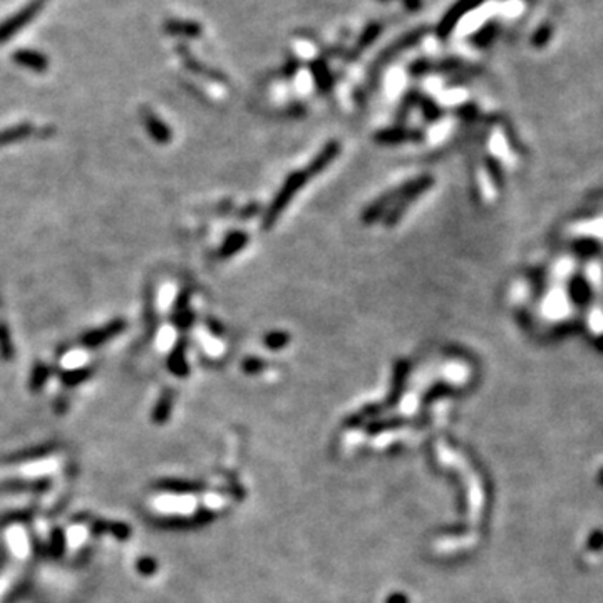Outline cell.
Segmentation results:
<instances>
[{
    "label": "cell",
    "instance_id": "cell-9",
    "mask_svg": "<svg viewBox=\"0 0 603 603\" xmlns=\"http://www.w3.org/2000/svg\"><path fill=\"white\" fill-rule=\"evenodd\" d=\"M419 133H414V131H406L401 128H394V129H384L379 131V133H375L374 139L377 143L381 144H399L404 141H410V139H419Z\"/></svg>",
    "mask_w": 603,
    "mask_h": 603
},
{
    "label": "cell",
    "instance_id": "cell-10",
    "mask_svg": "<svg viewBox=\"0 0 603 603\" xmlns=\"http://www.w3.org/2000/svg\"><path fill=\"white\" fill-rule=\"evenodd\" d=\"M185 352H186L185 342H178L176 345H174L173 352L169 354V357H168L169 370H171L173 374H176L178 377H185V375L190 372V367H188Z\"/></svg>",
    "mask_w": 603,
    "mask_h": 603
},
{
    "label": "cell",
    "instance_id": "cell-12",
    "mask_svg": "<svg viewBox=\"0 0 603 603\" xmlns=\"http://www.w3.org/2000/svg\"><path fill=\"white\" fill-rule=\"evenodd\" d=\"M30 133H32V126L30 124H19V126H14V128H7L0 131V148L7 146V144H12V143H19L22 139L29 138Z\"/></svg>",
    "mask_w": 603,
    "mask_h": 603
},
{
    "label": "cell",
    "instance_id": "cell-5",
    "mask_svg": "<svg viewBox=\"0 0 603 603\" xmlns=\"http://www.w3.org/2000/svg\"><path fill=\"white\" fill-rule=\"evenodd\" d=\"M481 2H484V0H460L456 6L449 8L448 14H446L444 19L441 20L438 27V36L441 39L448 37L449 34L453 32V29L456 27L458 22L462 19V15H465L467 11H473V8L478 7Z\"/></svg>",
    "mask_w": 603,
    "mask_h": 603
},
{
    "label": "cell",
    "instance_id": "cell-11",
    "mask_svg": "<svg viewBox=\"0 0 603 603\" xmlns=\"http://www.w3.org/2000/svg\"><path fill=\"white\" fill-rule=\"evenodd\" d=\"M247 243H248L247 233H243V231H233V233H230L228 237H226L225 243H223L220 257L221 259H230V257H233L235 253L243 250V248L247 247Z\"/></svg>",
    "mask_w": 603,
    "mask_h": 603
},
{
    "label": "cell",
    "instance_id": "cell-17",
    "mask_svg": "<svg viewBox=\"0 0 603 603\" xmlns=\"http://www.w3.org/2000/svg\"><path fill=\"white\" fill-rule=\"evenodd\" d=\"M166 29L173 34H183V36H190V37H198L201 34V27L198 24H195V22L173 20V22H168V27Z\"/></svg>",
    "mask_w": 603,
    "mask_h": 603
},
{
    "label": "cell",
    "instance_id": "cell-15",
    "mask_svg": "<svg viewBox=\"0 0 603 603\" xmlns=\"http://www.w3.org/2000/svg\"><path fill=\"white\" fill-rule=\"evenodd\" d=\"M91 374H93V370H91L89 367L65 370V372L60 374V381H63L67 387H74V386H79L81 382L87 381V379L91 377Z\"/></svg>",
    "mask_w": 603,
    "mask_h": 603
},
{
    "label": "cell",
    "instance_id": "cell-1",
    "mask_svg": "<svg viewBox=\"0 0 603 603\" xmlns=\"http://www.w3.org/2000/svg\"><path fill=\"white\" fill-rule=\"evenodd\" d=\"M310 178L312 176H310L307 168L292 173L290 176L287 178L285 183H283L280 188V191L275 195L272 205H270L268 209H266L264 216V230L272 228L275 223H277L278 218H280L282 213L285 212L288 205H290V201L294 200V196L305 186V183H307Z\"/></svg>",
    "mask_w": 603,
    "mask_h": 603
},
{
    "label": "cell",
    "instance_id": "cell-7",
    "mask_svg": "<svg viewBox=\"0 0 603 603\" xmlns=\"http://www.w3.org/2000/svg\"><path fill=\"white\" fill-rule=\"evenodd\" d=\"M339 155H340V144L337 141H330L320 153H318L316 158L312 160V163L307 166V171L310 173V176L313 178L316 174H320L325 168H329V164L337 158Z\"/></svg>",
    "mask_w": 603,
    "mask_h": 603
},
{
    "label": "cell",
    "instance_id": "cell-3",
    "mask_svg": "<svg viewBox=\"0 0 603 603\" xmlns=\"http://www.w3.org/2000/svg\"><path fill=\"white\" fill-rule=\"evenodd\" d=\"M126 323L124 318H115V320L108 322L106 325L98 327V329L86 332L84 335H82L81 344L84 345L87 349H96L99 347V345L109 342V340H112L117 335L121 334V332L126 330Z\"/></svg>",
    "mask_w": 603,
    "mask_h": 603
},
{
    "label": "cell",
    "instance_id": "cell-6",
    "mask_svg": "<svg viewBox=\"0 0 603 603\" xmlns=\"http://www.w3.org/2000/svg\"><path fill=\"white\" fill-rule=\"evenodd\" d=\"M193 312L190 309V292H181L178 297L176 304H174V312H173V323L181 330H188L193 325Z\"/></svg>",
    "mask_w": 603,
    "mask_h": 603
},
{
    "label": "cell",
    "instance_id": "cell-4",
    "mask_svg": "<svg viewBox=\"0 0 603 603\" xmlns=\"http://www.w3.org/2000/svg\"><path fill=\"white\" fill-rule=\"evenodd\" d=\"M424 34H426V29L413 30V32H409L408 36L397 39V41L394 44H391V46H389L387 49L382 51V54L379 56L377 60H375V63H374V65H372V74H377L379 71H381L384 65H386L389 63V60L394 59L401 51L409 49V47H413L414 44H417L419 39H421L424 36Z\"/></svg>",
    "mask_w": 603,
    "mask_h": 603
},
{
    "label": "cell",
    "instance_id": "cell-8",
    "mask_svg": "<svg viewBox=\"0 0 603 603\" xmlns=\"http://www.w3.org/2000/svg\"><path fill=\"white\" fill-rule=\"evenodd\" d=\"M143 121H144V126H146V129L150 131V136L155 139L156 143L166 144L171 141V131H169L168 126H166L158 116L153 115L151 111H144Z\"/></svg>",
    "mask_w": 603,
    "mask_h": 603
},
{
    "label": "cell",
    "instance_id": "cell-16",
    "mask_svg": "<svg viewBox=\"0 0 603 603\" xmlns=\"http://www.w3.org/2000/svg\"><path fill=\"white\" fill-rule=\"evenodd\" d=\"M47 379H49V367L42 364V362H37V364L34 365L32 375H30V381H29L30 391L34 392L41 391Z\"/></svg>",
    "mask_w": 603,
    "mask_h": 603
},
{
    "label": "cell",
    "instance_id": "cell-18",
    "mask_svg": "<svg viewBox=\"0 0 603 603\" xmlns=\"http://www.w3.org/2000/svg\"><path fill=\"white\" fill-rule=\"evenodd\" d=\"M264 342L266 347L272 349V351H280V349H283L290 342V335H288L287 332H270V334L265 335Z\"/></svg>",
    "mask_w": 603,
    "mask_h": 603
},
{
    "label": "cell",
    "instance_id": "cell-13",
    "mask_svg": "<svg viewBox=\"0 0 603 603\" xmlns=\"http://www.w3.org/2000/svg\"><path fill=\"white\" fill-rule=\"evenodd\" d=\"M14 342H12L11 330H8L7 323L0 320V357L8 362L14 357Z\"/></svg>",
    "mask_w": 603,
    "mask_h": 603
},
{
    "label": "cell",
    "instance_id": "cell-2",
    "mask_svg": "<svg viewBox=\"0 0 603 603\" xmlns=\"http://www.w3.org/2000/svg\"><path fill=\"white\" fill-rule=\"evenodd\" d=\"M431 185V178H419V180L409 181L408 185L397 188L396 191V203L394 207L391 208V212L387 213V216L384 218V221H386L387 226L396 225L397 221L401 220L402 213L408 209V207L410 203H413V200H416L419 195L422 193V191H426L427 188Z\"/></svg>",
    "mask_w": 603,
    "mask_h": 603
},
{
    "label": "cell",
    "instance_id": "cell-22",
    "mask_svg": "<svg viewBox=\"0 0 603 603\" xmlns=\"http://www.w3.org/2000/svg\"><path fill=\"white\" fill-rule=\"evenodd\" d=\"M382 2H389V0H382Z\"/></svg>",
    "mask_w": 603,
    "mask_h": 603
},
{
    "label": "cell",
    "instance_id": "cell-21",
    "mask_svg": "<svg viewBox=\"0 0 603 603\" xmlns=\"http://www.w3.org/2000/svg\"><path fill=\"white\" fill-rule=\"evenodd\" d=\"M404 2V6L409 8V11H417V8H421L422 2L421 0H402Z\"/></svg>",
    "mask_w": 603,
    "mask_h": 603
},
{
    "label": "cell",
    "instance_id": "cell-19",
    "mask_svg": "<svg viewBox=\"0 0 603 603\" xmlns=\"http://www.w3.org/2000/svg\"><path fill=\"white\" fill-rule=\"evenodd\" d=\"M381 30H382L381 24H370L369 27L364 30V34L361 36V41H359V44H357V51L369 47L370 44H372L375 39H377L379 34H381Z\"/></svg>",
    "mask_w": 603,
    "mask_h": 603
},
{
    "label": "cell",
    "instance_id": "cell-14",
    "mask_svg": "<svg viewBox=\"0 0 603 603\" xmlns=\"http://www.w3.org/2000/svg\"><path fill=\"white\" fill-rule=\"evenodd\" d=\"M312 74L320 91H329L332 87V74L323 60H317L312 64Z\"/></svg>",
    "mask_w": 603,
    "mask_h": 603
},
{
    "label": "cell",
    "instance_id": "cell-20",
    "mask_svg": "<svg viewBox=\"0 0 603 603\" xmlns=\"http://www.w3.org/2000/svg\"><path fill=\"white\" fill-rule=\"evenodd\" d=\"M264 365H265L264 361L253 359V357H250V359H247L243 362V370L248 374H253V372H259V370L264 369Z\"/></svg>",
    "mask_w": 603,
    "mask_h": 603
}]
</instances>
